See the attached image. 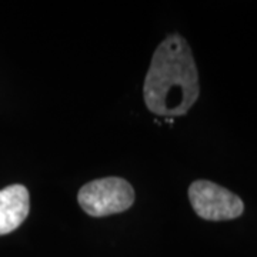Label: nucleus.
Instances as JSON below:
<instances>
[{
    "instance_id": "20e7f679",
    "label": "nucleus",
    "mask_w": 257,
    "mask_h": 257,
    "mask_svg": "<svg viewBox=\"0 0 257 257\" xmlns=\"http://www.w3.org/2000/svg\"><path fill=\"white\" fill-rule=\"evenodd\" d=\"M30 210V196L23 184L0 189V236L9 234L26 220Z\"/></svg>"
},
{
    "instance_id": "f257e3e1",
    "label": "nucleus",
    "mask_w": 257,
    "mask_h": 257,
    "mask_svg": "<svg viewBox=\"0 0 257 257\" xmlns=\"http://www.w3.org/2000/svg\"><path fill=\"white\" fill-rule=\"evenodd\" d=\"M199 94V72L192 49L180 35H169L155 50L145 79L147 109L165 117L184 116Z\"/></svg>"
},
{
    "instance_id": "f03ea898",
    "label": "nucleus",
    "mask_w": 257,
    "mask_h": 257,
    "mask_svg": "<svg viewBox=\"0 0 257 257\" xmlns=\"http://www.w3.org/2000/svg\"><path fill=\"white\" fill-rule=\"evenodd\" d=\"M77 202L89 216L104 217L130 209L135 203V190L121 177H103L84 184Z\"/></svg>"
},
{
    "instance_id": "7ed1b4c3",
    "label": "nucleus",
    "mask_w": 257,
    "mask_h": 257,
    "mask_svg": "<svg viewBox=\"0 0 257 257\" xmlns=\"http://www.w3.org/2000/svg\"><path fill=\"white\" fill-rule=\"evenodd\" d=\"M189 200L196 214L209 221L233 220L244 211V203L237 194L209 180L193 182Z\"/></svg>"
}]
</instances>
